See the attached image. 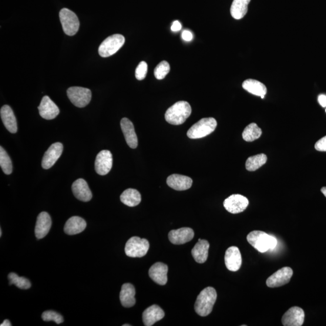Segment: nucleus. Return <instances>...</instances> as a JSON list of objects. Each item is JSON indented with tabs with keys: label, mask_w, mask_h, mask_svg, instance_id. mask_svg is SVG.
Instances as JSON below:
<instances>
[{
	"label": "nucleus",
	"mask_w": 326,
	"mask_h": 326,
	"mask_svg": "<svg viewBox=\"0 0 326 326\" xmlns=\"http://www.w3.org/2000/svg\"><path fill=\"white\" fill-rule=\"evenodd\" d=\"M242 255L240 249L237 247L228 248L225 254V264L228 270L237 271L241 267Z\"/></svg>",
	"instance_id": "obj_15"
},
{
	"label": "nucleus",
	"mask_w": 326,
	"mask_h": 326,
	"mask_svg": "<svg viewBox=\"0 0 326 326\" xmlns=\"http://www.w3.org/2000/svg\"><path fill=\"white\" fill-rule=\"evenodd\" d=\"M38 108L39 115L46 120L55 119L60 112L58 106L48 96L43 97Z\"/></svg>",
	"instance_id": "obj_14"
},
{
	"label": "nucleus",
	"mask_w": 326,
	"mask_h": 326,
	"mask_svg": "<svg viewBox=\"0 0 326 326\" xmlns=\"http://www.w3.org/2000/svg\"><path fill=\"white\" fill-rule=\"evenodd\" d=\"M72 191L74 195L80 201L88 202L92 200V193L88 184L83 179H78L72 185Z\"/></svg>",
	"instance_id": "obj_20"
},
{
	"label": "nucleus",
	"mask_w": 326,
	"mask_h": 326,
	"mask_svg": "<svg viewBox=\"0 0 326 326\" xmlns=\"http://www.w3.org/2000/svg\"><path fill=\"white\" fill-rule=\"evenodd\" d=\"M0 115L3 124L10 133L15 134L17 132V122L11 106L7 105L3 106L0 111Z\"/></svg>",
	"instance_id": "obj_23"
},
{
	"label": "nucleus",
	"mask_w": 326,
	"mask_h": 326,
	"mask_svg": "<svg viewBox=\"0 0 326 326\" xmlns=\"http://www.w3.org/2000/svg\"><path fill=\"white\" fill-rule=\"evenodd\" d=\"M305 312L300 308L294 307L288 309L282 317L284 326H301L304 323Z\"/></svg>",
	"instance_id": "obj_12"
},
{
	"label": "nucleus",
	"mask_w": 326,
	"mask_h": 326,
	"mask_svg": "<svg viewBox=\"0 0 326 326\" xmlns=\"http://www.w3.org/2000/svg\"><path fill=\"white\" fill-rule=\"evenodd\" d=\"M217 299V293L215 289L207 287L200 292L198 295L194 310L201 317H206L212 312L215 302Z\"/></svg>",
	"instance_id": "obj_2"
},
{
	"label": "nucleus",
	"mask_w": 326,
	"mask_h": 326,
	"mask_svg": "<svg viewBox=\"0 0 326 326\" xmlns=\"http://www.w3.org/2000/svg\"><path fill=\"white\" fill-rule=\"evenodd\" d=\"M243 87L247 92L252 95L260 96L264 99L267 93V89L264 83L254 79L245 80L243 83Z\"/></svg>",
	"instance_id": "obj_26"
},
{
	"label": "nucleus",
	"mask_w": 326,
	"mask_h": 326,
	"mask_svg": "<svg viewBox=\"0 0 326 326\" xmlns=\"http://www.w3.org/2000/svg\"><path fill=\"white\" fill-rule=\"evenodd\" d=\"M2 236V230L1 229L0 230V236Z\"/></svg>",
	"instance_id": "obj_43"
},
{
	"label": "nucleus",
	"mask_w": 326,
	"mask_h": 326,
	"mask_svg": "<svg viewBox=\"0 0 326 326\" xmlns=\"http://www.w3.org/2000/svg\"><path fill=\"white\" fill-rule=\"evenodd\" d=\"M267 157L264 154H260L256 156H252L247 159L245 167L247 170L250 172H254L259 169L260 167L264 166L267 163Z\"/></svg>",
	"instance_id": "obj_30"
},
{
	"label": "nucleus",
	"mask_w": 326,
	"mask_h": 326,
	"mask_svg": "<svg viewBox=\"0 0 326 326\" xmlns=\"http://www.w3.org/2000/svg\"><path fill=\"white\" fill-rule=\"evenodd\" d=\"M249 201L246 197L241 194H232L224 202L225 208L231 213L237 214L243 212L246 210Z\"/></svg>",
	"instance_id": "obj_9"
},
{
	"label": "nucleus",
	"mask_w": 326,
	"mask_h": 326,
	"mask_svg": "<svg viewBox=\"0 0 326 326\" xmlns=\"http://www.w3.org/2000/svg\"><path fill=\"white\" fill-rule=\"evenodd\" d=\"M318 102L322 107H326V96L324 95H320L318 96Z\"/></svg>",
	"instance_id": "obj_40"
},
{
	"label": "nucleus",
	"mask_w": 326,
	"mask_h": 326,
	"mask_svg": "<svg viewBox=\"0 0 326 326\" xmlns=\"http://www.w3.org/2000/svg\"><path fill=\"white\" fill-rule=\"evenodd\" d=\"M167 265L161 262H157L150 267L149 275L157 284L165 285L167 281Z\"/></svg>",
	"instance_id": "obj_21"
},
{
	"label": "nucleus",
	"mask_w": 326,
	"mask_h": 326,
	"mask_svg": "<svg viewBox=\"0 0 326 326\" xmlns=\"http://www.w3.org/2000/svg\"><path fill=\"white\" fill-rule=\"evenodd\" d=\"M63 152V145L60 143H55L50 146L46 151L42 160L43 169H49L55 164Z\"/></svg>",
	"instance_id": "obj_13"
},
{
	"label": "nucleus",
	"mask_w": 326,
	"mask_h": 326,
	"mask_svg": "<svg viewBox=\"0 0 326 326\" xmlns=\"http://www.w3.org/2000/svg\"><path fill=\"white\" fill-rule=\"evenodd\" d=\"M247 241L261 253L273 250L277 245L276 238L262 231H253L248 234Z\"/></svg>",
	"instance_id": "obj_3"
},
{
	"label": "nucleus",
	"mask_w": 326,
	"mask_h": 326,
	"mask_svg": "<svg viewBox=\"0 0 326 326\" xmlns=\"http://www.w3.org/2000/svg\"><path fill=\"white\" fill-rule=\"evenodd\" d=\"M170 67L169 62L166 60H163L154 70V75L156 79L162 80L165 78L167 74L169 73Z\"/></svg>",
	"instance_id": "obj_34"
},
{
	"label": "nucleus",
	"mask_w": 326,
	"mask_h": 326,
	"mask_svg": "<svg viewBox=\"0 0 326 326\" xmlns=\"http://www.w3.org/2000/svg\"><path fill=\"white\" fill-rule=\"evenodd\" d=\"M182 29V25H181L180 22L178 21H175L173 23L172 26H171V30L173 32H178Z\"/></svg>",
	"instance_id": "obj_39"
},
{
	"label": "nucleus",
	"mask_w": 326,
	"mask_h": 326,
	"mask_svg": "<svg viewBox=\"0 0 326 326\" xmlns=\"http://www.w3.org/2000/svg\"><path fill=\"white\" fill-rule=\"evenodd\" d=\"M216 127V120L213 117L202 119L190 127L187 135L191 139H201L212 133Z\"/></svg>",
	"instance_id": "obj_4"
},
{
	"label": "nucleus",
	"mask_w": 326,
	"mask_h": 326,
	"mask_svg": "<svg viewBox=\"0 0 326 326\" xmlns=\"http://www.w3.org/2000/svg\"><path fill=\"white\" fill-rule=\"evenodd\" d=\"M120 126L127 145L131 148L136 149L138 146V138L133 123L128 119L123 118L121 120Z\"/></svg>",
	"instance_id": "obj_18"
},
{
	"label": "nucleus",
	"mask_w": 326,
	"mask_h": 326,
	"mask_svg": "<svg viewBox=\"0 0 326 326\" xmlns=\"http://www.w3.org/2000/svg\"><path fill=\"white\" fill-rule=\"evenodd\" d=\"M181 36H182L184 41L187 42L191 41L193 38V33L189 31V30H184L182 34H181Z\"/></svg>",
	"instance_id": "obj_38"
},
{
	"label": "nucleus",
	"mask_w": 326,
	"mask_h": 326,
	"mask_svg": "<svg viewBox=\"0 0 326 326\" xmlns=\"http://www.w3.org/2000/svg\"><path fill=\"white\" fill-rule=\"evenodd\" d=\"M122 203L131 207H136L142 201V197L139 191L134 189H128L123 191L120 196Z\"/></svg>",
	"instance_id": "obj_29"
},
{
	"label": "nucleus",
	"mask_w": 326,
	"mask_h": 326,
	"mask_svg": "<svg viewBox=\"0 0 326 326\" xmlns=\"http://www.w3.org/2000/svg\"><path fill=\"white\" fill-rule=\"evenodd\" d=\"M325 113H326V110H325Z\"/></svg>",
	"instance_id": "obj_45"
},
{
	"label": "nucleus",
	"mask_w": 326,
	"mask_h": 326,
	"mask_svg": "<svg viewBox=\"0 0 326 326\" xmlns=\"http://www.w3.org/2000/svg\"><path fill=\"white\" fill-rule=\"evenodd\" d=\"M321 191V192L323 193L324 195L326 197V187H322Z\"/></svg>",
	"instance_id": "obj_42"
},
{
	"label": "nucleus",
	"mask_w": 326,
	"mask_h": 326,
	"mask_svg": "<svg viewBox=\"0 0 326 326\" xmlns=\"http://www.w3.org/2000/svg\"><path fill=\"white\" fill-rule=\"evenodd\" d=\"M315 148L321 152H326V136L322 137L315 143Z\"/></svg>",
	"instance_id": "obj_37"
},
{
	"label": "nucleus",
	"mask_w": 326,
	"mask_h": 326,
	"mask_svg": "<svg viewBox=\"0 0 326 326\" xmlns=\"http://www.w3.org/2000/svg\"><path fill=\"white\" fill-rule=\"evenodd\" d=\"M292 275H293V271L290 267L282 268L267 279V285L270 288L282 287L290 281Z\"/></svg>",
	"instance_id": "obj_10"
},
{
	"label": "nucleus",
	"mask_w": 326,
	"mask_h": 326,
	"mask_svg": "<svg viewBox=\"0 0 326 326\" xmlns=\"http://www.w3.org/2000/svg\"><path fill=\"white\" fill-rule=\"evenodd\" d=\"M113 156L110 150L101 151L96 157L95 170L100 176L108 173L113 166Z\"/></svg>",
	"instance_id": "obj_11"
},
{
	"label": "nucleus",
	"mask_w": 326,
	"mask_h": 326,
	"mask_svg": "<svg viewBox=\"0 0 326 326\" xmlns=\"http://www.w3.org/2000/svg\"><path fill=\"white\" fill-rule=\"evenodd\" d=\"M251 0H233L230 12L232 17L236 19L243 18L248 12V6Z\"/></svg>",
	"instance_id": "obj_28"
},
{
	"label": "nucleus",
	"mask_w": 326,
	"mask_h": 326,
	"mask_svg": "<svg viewBox=\"0 0 326 326\" xmlns=\"http://www.w3.org/2000/svg\"><path fill=\"white\" fill-rule=\"evenodd\" d=\"M147 73V64L146 62L142 61L138 65L136 70V77L137 80H142L145 79Z\"/></svg>",
	"instance_id": "obj_36"
},
{
	"label": "nucleus",
	"mask_w": 326,
	"mask_h": 326,
	"mask_svg": "<svg viewBox=\"0 0 326 326\" xmlns=\"http://www.w3.org/2000/svg\"><path fill=\"white\" fill-rule=\"evenodd\" d=\"M164 312L159 306L154 305L147 308L143 313V321L144 325H153L164 317Z\"/></svg>",
	"instance_id": "obj_22"
},
{
	"label": "nucleus",
	"mask_w": 326,
	"mask_h": 326,
	"mask_svg": "<svg viewBox=\"0 0 326 326\" xmlns=\"http://www.w3.org/2000/svg\"><path fill=\"white\" fill-rule=\"evenodd\" d=\"M194 235V231L191 228L184 227L170 231L169 233V240L173 244L182 245L193 240Z\"/></svg>",
	"instance_id": "obj_16"
},
{
	"label": "nucleus",
	"mask_w": 326,
	"mask_h": 326,
	"mask_svg": "<svg viewBox=\"0 0 326 326\" xmlns=\"http://www.w3.org/2000/svg\"><path fill=\"white\" fill-rule=\"evenodd\" d=\"M0 166L5 174L12 173V163L11 158L2 146L0 147Z\"/></svg>",
	"instance_id": "obj_33"
},
{
	"label": "nucleus",
	"mask_w": 326,
	"mask_h": 326,
	"mask_svg": "<svg viewBox=\"0 0 326 326\" xmlns=\"http://www.w3.org/2000/svg\"><path fill=\"white\" fill-rule=\"evenodd\" d=\"M191 113L190 104L186 101H179L167 109L165 114L166 122L173 125H182Z\"/></svg>",
	"instance_id": "obj_1"
},
{
	"label": "nucleus",
	"mask_w": 326,
	"mask_h": 326,
	"mask_svg": "<svg viewBox=\"0 0 326 326\" xmlns=\"http://www.w3.org/2000/svg\"><path fill=\"white\" fill-rule=\"evenodd\" d=\"M262 129L256 123H252L245 127L243 133V139L246 142H251L260 138Z\"/></svg>",
	"instance_id": "obj_31"
},
{
	"label": "nucleus",
	"mask_w": 326,
	"mask_h": 326,
	"mask_svg": "<svg viewBox=\"0 0 326 326\" xmlns=\"http://www.w3.org/2000/svg\"><path fill=\"white\" fill-rule=\"evenodd\" d=\"M130 324H123V326H130Z\"/></svg>",
	"instance_id": "obj_44"
},
{
	"label": "nucleus",
	"mask_w": 326,
	"mask_h": 326,
	"mask_svg": "<svg viewBox=\"0 0 326 326\" xmlns=\"http://www.w3.org/2000/svg\"><path fill=\"white\" fill-rule=\"evenodd\" d=\"M210 244L206 240H201L194 245L193 249L191 250L194 259L198 263L203 264L207 260L208 255V249H209Z\"/></svg>",
	"instance_id": "obj_27"
},
{
	"label": "nucleus",
	"mask_w": 326,
	"mask_h": 326,
	"mask_svg": "<svg viewBox=\"0 0 326 326\" xmlns=\"http://www.w3.org/2000/svg\"><path fill=\"white\" fill-rule=\"evenodd\" d=\"M86 227V222L82 218L73 216L67 221L64 231L67 234L75 235L82 233L85 229Z\"/></svg>",
	"instance_id": "obj_25"
},
{
	"label": "nucleus",
	"mask_w": 326,
	"mask_h": 326,
	"mask_svg": "<svg viewBox=\"0 0 326 326\" xmlns=\"http://www.w3.org/2000/svg\"><path fill=\"white\" fill-rule=\"evenodd\" d=\"M125 42V37L122 35L115 34L107 37L99 46V55L102 58L112 56L122 48Z\"/></svg>",
	"instance_id": "obj_5"
},
{
	"label": "nucleus",
	"mask_w": 326,
	"mask_h": 326,
	"mask_svg": "<svg viewBox=\"0 0 326 326\" xmlns=\"http://www.w3.org/2000/svg\"><path fill=\"white\" fill-rule=\"evenodd\" d=\"M67 93L73 105L78 107H83L88 105L92 99L91 90L83 87H70L67 90Z\"/></svg>",
	"instance_id": "obj_8"
},
{
	"label": "nucleus",
	"mask_w": 326,
	"mask_h": 326,
	"mask_svg": "<svg viewBox=\"0 0 326 326\" xmlns=\"http://www.w3.org/2000/svg\"><path fill=\"white\" fill-rule=\"evenodd\" d=\"M1 326H11L12 324L8 320H5L3 322V323L0 325Z\"/></svg>",
	"instance_id": "obj_41"
},
{
	"label": "nucleus",
	"mask_w": 326,
	"mask_h": 326,
	"mask_svg": "<svg viewBox=\"0 0 326 326\" xmlns=\"http://www.w3.org/2000/svg\"><path fill=\"white\" fill-rule=\"evenodd\" d=\"M136 290L131 284L123 285L120 293V300L123 307L131 308L136 304Z\"/></svg>",
	"instance_id": "obj_24"
},
{
	"label": "nucleus",
	"mask_w": 326,
	"mask_h": 326,
	"mask_svg": "<svg viewBox=\"0 0 326 326\" xmlns=\"http://www.w3.org/2000/svg\"><path fill=\"white\" fill-rule=\"evenodd\" d=\"M52 227V220L48 213L43 211L37 218L35 235L37 238L41 240L46 236Z\"/></svg>",
	"instance_id": "obj_17"
},
{
	"label": "nucleus",
	"mask_w": 326,
	"mask_h": 326,
	"mask_svg": "<svg viewBox=\"0 0 326 326\" xmlns=\"http://www.w3.org/2000/svg\"><path fill=\"white\" fill-rule=\"evenodd\" d=\"M149 249V243L146 238L134 236L127 241L125 245V253L130 257H142Z\"/></svg>",
	"instance_id": "obj_6"
},
{
	"label": "nucleus",
	"mask_w": 326,
	"mask_h": 326,
	"mask_svg": "<svg viewBox=\"0 0 326 326\" xmlns=\"http://www.w3.org/2000/svg\"><path fill=\"white\" fill-rule=\"evenodd\" d=\"M59 18L63 32L69 36H73L78 32L80 22L75 13L70 9L63 8L59 12Z\"/></svg>",
	"instance_id": "obj_7"
},
{
	"label": "nucleus",
	"mask_w": 326,
	"mask_h": 326,
	"mask_svg": "<svg viewBox=\"0 0 326 326\" xmlns=\"http://www.w3.org/2000/svg\"><path fill=\"white\" fill-rule=\"evenodd\" d=\"M192 183L193 181L190 177L179 174H173L167 179L168 186L178 191L189 189L192 186Z\"/></svg>",
	"instance_id": "obj_19"
},
{
	"label": "nucleus",
	"mask_w": 326,
	"mask_h": 326,
	"mask_svg": "<svg viewBox=\"0 0 326 326\" xmlns=\"http://www.w3.org/2000/svg\"><path fill=\"white\" fill-rule=\"evenodd\" d=\"M9 280V285H15L21 290H28L31 287V283L28 279L25 277H19L18 275L14 273H10L8 275Z\"/></svg>",
	"instance_id": "obj_32"
},
{
	"label": "nucleus",
	"mask_w": 326,
	"mask_h": 326,
	"mask_svg": "<svg viewBox=\"0 0 326 326\" xmlns=\"http://www.w3.org/2000/svg\"><path fill=\"white\" fill-rule=\"evenodd\" d=\"M42 318L44 321H53L58 324L62 323V322H63L62 316L58 314V312L53 311H48L44 312L42 315Z\"/></svg>",
	"instance_id": "obj_35"
}]
</instances>
